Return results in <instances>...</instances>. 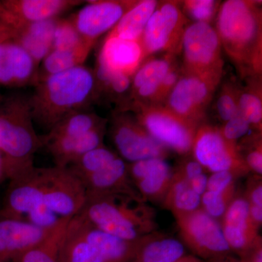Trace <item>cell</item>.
Returning <instances> with one entry per match:
<instances>
[{
    "mask_svg": "<svg viewBox=\"0 0 262 262\" xmlns=\"http://www.w3.org/2000/svg\"><path fill=\"white\" fill-rule=\"evenodd\" d=\"M261 2L227 0L220 5L215 31L222 48L243 77H259L262 69Z\"/></svg>",
    "mask_w": 262,
    "mask_h": 262,
    "instance_id": "cell-1",
    "label": "cell"
},
{
    "mask_svg": "<svg viewBox=\"0 0 262 262\" xmlns=\"http://www.w3.org/2000/svg\"><path fill=\"white\" fill-rule=\"evenodd\" d=\"M96 86L94 71L83 65L38 80L28 97L33 122L49 131L66 115L89 108Z\"/></svg>",
    "mask_w": 262,
    "mask_h": 262,
    "instance_id": "cell-2",
    "label": "cell"
},
{
    "mask_svg": "<svg viewBox=\"0 0 262 262\" xmlns=\"http://www.w3.org/2000/svg\"><path fill=\"white\" fill-rule=\"evenodd\" d=\"M33 123L28 97L3 96L0 101V155L5 179L13 180L34 168V155L43 141Z\"/></svg>",
    "mask_w": 262,
    "mask_h": 262,
    "instance_id": "cell-3",
    "label": "cell"
},
{
    "mask_svg": "<svg viewBox=\"0 0 262 262\" xmlns=\"http://www.w3.org/2000/svg\"><path fill=\"white\" fill-rule=\"evenodd\" d=\"M79 215L107 233L136 241L157 232L156 213L144 200L121 194L87 195Z\"/></svg>",
    "mask_w": 262,
    "mask_h": 262,
    "instance_id": "cell-4",
    "label": "cell"
},
{
    "mask_svg": "<svg viewBox=\"0 0 262 262\" xmlns=\"http://www.w3.org/2000/svg\"><path fill=\"white\" fill-rule=\"evenodd\" d=\"M141 126L155 140L180 155L192 151L198 125L172 113L163 104L139 105L130 108Z\"/></svg>",
    "mask_w": 262,
    "mask_h": 262,
    "instance_id": "cell-5",
    "label": "cell"
},
{
    "mask_svg": "<svg viewBox=\"0 0 262 262\" xmlns=\"http://www.w3.org/2000/svg\"><path fill=\"white\" fill-rule=\"evenodd\" d=\"M223 73L192 75L182 72L163 104L181 118L201 126Z\"/></svg>",
    "mask_w": 262,
    "mask_h": 262,
    "instance_id": "cell-6",
    "label": "cell"
},
{
    "mask_svg": "<svg viewBox=\"0 0 262 262\" xmlns=\"http://www.w3.org/2000/svg\"><path fill=\"white\" fill-rule=\"evenodd\" d=\"M222 44L215 28L209 24L187 26L183 34L182 72L192 75L223 73Z\"/></svg>",
    "mask_w": 262,
    "mask_h": 262,
    "instance_id": "cell-7",
    "label": "cell"
},
{
    "mask_svg": "<svg viewBox=\"0 0 262 262\" xmlns=\"http://www.w3.org/2000/svg\"><path fill=\"white\" fill-rule=\"evenodd\" d=\"M192 151L194 159L212 173L229 171L238 178L251 172L238 145L226 140L218 127L202 124L194 136Z\"/></svg>",
    "mask_w": 262,
    "mask_h": 262,
    "instance_id": "cell-8",
    "label": "cell"
},
{
    "mask_svg": "<svg viewBox=\"0 0 262 262\" xmlns=\"http://www.w3.org/2000/svg\"><path fill=\"white\" fill-rule=\"evenodd\" d=\"M177 1L158 2L141 38L146 57L159 52L176 56L181 52L187 18Z\"/></svg>",
    "mask_w": 262,
    "mask_h": 262,
    "instance_id": "cell-9",
    "label": "cell"
},
{
    "mask_svg": "<svg viewBox=\"0 0 262 262\" xmlns=\"http://www.w3.org/2000/svg\"><path fill=\"white\" fill-rule=\"evenodd\" d=\"M176 220L183 242L193 256L208 261L230 256L221 224L201 208Z\"/></svg>",
    "mask_w": 262,
    "mask_h": 262,
    "instance_id": "cell-10",
    "label": "cell"
},
{
    "mask_svg": "<svg viewBox=\"0 0 262 262\" xmlns=\"http://www.w3.org/2000/svg\"><path fill=\"white\" fill-rule=\"evenodd\" d=\"M110 136L122 160L130 163L168 156V149L148 134L127 111H117L112 119Z\"/></svg>",
    "mask_w": 262,
    "mask_h": 262,
    "instance_id": "cell-11",
    "label": "cell"
},
{
    "mask_svg": "<svg viewBox=\"0 0 262 262\" xmlns=\"http://www.w3.org/2000/svg\"><path fill=\"white\" fill-rule=\"evenodd\" d=\"M43 203L61 218L80 213L86 201V190L80 179L67 168H43Z\"/></svg>",
    "mask_w": 262,
    "mask_h": 262,
    "instance_id": "cell-12",
    "label": "cell"
},
{
    "mask_svg": "<svg viewBox=\"0 0 262 262\" xmlns=\"http://www.w3.org/2000/svg\"><path fill=\"white\" fill-rule=\"evenodd\" d=\"M86 3L87 4L70 18L84 40L95 44L98 38L116 26L137 1L101 0Z\"/></svg>",
    "mask_w": 262,
    "mask_h": 262,
    "instance_id": "cell-13",
    "label": "cell"
},
{
    "mask_svg": "<svg viewBox=\"0 0 262 262\" xmlns=\"http://www.w3.org/2000/svg\"><path fill=\"white\" fill-rule=\"evenodd\" d=\"M0 21L13 32L27 24L59 18L84 2L79 0H3Z\"/></svg>",
    "mask_w": 262,
    "mask_h": 262,
    "instance_id": "cell-14",
    "label": "cell"
},
{
    "mask_svg": "<svg viewBox=\"0 0 262 262\" xmlns=\"http://www.w3.org/2000/svg\"><path fill=\"white\" fill-rule=\"evenodd\" d=\"M221 227L231 251L241 259L262 244L259 228L249 215V205L244 196H235L221 220Z\"/></svg>",
    "mask_w": 262,
    "mask_h": 262,
    "instance_id": "cell-15",
    "label": "cell"
},
{
    "mask_svg": "<svg viewBox=\"0 0 262 262\" xmlns=\"http://www.w3.org/2000/svg\"><path fill=\"white\" fill-rule=\"evenodd\" d=\"M43 196L42 168L34 167L28 173L10 181L0 217L24 220L33 208L44 204Z\"/></svg>",
    "mask_w": 262,
    "mask_h": 262,
    "instance_id": "cell-16",
    "label": "cell"
},
{
    "mask_svg": "<svg viewBox=\"0 0 262 262\" xmlns=\"http://www.w3.org/2000/svg\"><path fill=\"white\" fill-rule=\"evenodd\" d=\"M128 173L144 201L162 203L170 187L173 170L165 159L149 158L130 163Z\"/></svg>",
    "mask_w": 262,
    "mask_h": 262,
    "instance_id": "cell-17",
    "label": "cell"
},
{
    "mask_svg": "<svg viewBox=\"0 0 262 262\" xmlns=\"http://www.w3.org/2000/svg\"><path fill=\"white\" fill-rule=\"evenodd\" d=\"M53 228H42L24 220L0 217V262L12 261L40 244Z\"/></svg>",
    "mask_w": 262,
    "mask_h": 262,
    "instance_id": "cell-18",
    "label": "cell"
},
{
    "mask_svg": "<svg viewBox=\"0 0 262 262\" xmlns=\"http://www.w3.org/2000/svg\"><path fill=\"white\" fill-rule=\"evenodd\" d=\"M146 58L141 40L106 35L98 53L97 67L133 77Z\"/></svg>",
    "mask_w": 262,
    "mask_h": 262,
    "instance_id": "cell-19",
    "label": "cell"
},
{
    "mask_svg": "<svg viewBox=\"0 0 262 262\" xmlns=\"http://www.w3.org/2000/svg\"><path fill=\"white\" fill-rule=\"evenodd\" d=\"M38 66L23 48L12 40L0 42V85L20 88L34 84Z\"/></svg>",
    "mask_w": 262,
    "mask_h": 262,
    "instance_id": "cell-20",
    "label": "cell"
},
{
    "mask_svg": "<svg viewBox=\"0 0 262 262\" xmlns=\"http://www.w3.org/2000/svg\"><path fill=\"white\" fill-rule=\"evenodd\" d=\"M81 182L85 189L86 196L121 194L144 200L131 181L128 164L120 156L98 171L82 179Z\"/></svg>",
    "mask_w": 262,
    "mask_h": 262,
    "instance_id": "cell-21",
    "label": "cell"
},
{
    "mask_svg": "<svg viewBox=\"0 0 262 262\" xmlns=\"http://www.w3.org/2000/svg\"><path fill=\"white\" fill-rule=\"evenodd\" d=\"M175 62V56L166 54L141 65L132 77L130 102L126 111L134 106L152 103L160 82Z\"/></svg>",
    "mask_w": 262,
    "mask_h": 262,
    "instance_id": "cell-22",
    "label": "cell"
},
{
    "mask_svg": "<svg viewBox=\"0 0 262 262\" xmlns=\"http://www.w3.org/2000/svg\"><path fill=\"white\" fill-rule=\"evenodd\" d=\"M106 124L90 131L84 135L62 137L45 143L53 161L59 168H67L82 155L98 146L103 145Z\"/></svg>",
    "mask_w": 262,
    "mask_h": 262,
    "instance_id": "cell-23",
    "label": "cell"
},
{
    "mask_svg": "<svg viewBox=\"0 0 262 262\" xmlns=\"http://www.w3.org/2000/svg\"><path fill=\"white\" fill-rule=\"evenodd\" d=\"M58 18L27 24L13 32L12 40L29 53L38 67L52 51L53 34Z\"/></svg>",
    "mask_w": 262,
    "mask_h": 262,
    "instance_id": "cell-24",
    "label": "cell"
},
{
    "mask_svg": "<svg viewBox=\"0 0 262 262\" xmlns=\"http://www.w3.org/2000/svg\"><path fill=\"white\" fill-rule=\"evenodd\" d=\"M106 120L90 111L82 108L66 115L56 123L46 136H42L43 146L48 141L62 137H73L84 135L90 131L106 125Z\"/></svg>",
    "mask_w": 262,
    "mask_h": 262,
    "instance_id": "cell-25",
    "label": "cell"
},
{
    "mask_svg": "<svg viewBox=\"0 0 262 262\" xmlns=\"http://www.w3.org/2000/svg\"><path fill=\"white\" fill-rule=\"evenodd\" d=\"M62 262H110L94 244L84 238L71 219L61 247Z\"/></svg>",
    "mask_w": 262,
    "mask_h": 262,
    "instance_id": "cell-26",
    "label": "cell"
},
{
    "mask_svg": "<svg viewBox=\"0 0 262 262\" xmlns=\"http://www.w3.org/2000/svg\"><path fill=\"white\" fill-rule=\"evenodd\" d=\"M158 3L156 0L137 1L107 35L127 40H141L146 24L156 9Z\"/></svg>",
    "mask_w": 262,
    "mask_h": 262,
    "instance_id": "cell-27",
    "label": "cell"
},
{
    "mask_svg": "<svg viewBox=\"0 0 262 262\" xmlns=\"http://www.w3.org/2000/svg\"><path fill=\"white\" fill-rule=\"evenodd\" d=\"M94 45L85 42L72 49L52 50L38 67L37 81L83 65Z\"/></svg>",
    "mask_w": 262,
    "mask_h": 262,
    "instance_id": "cell-28",
    "label": "cell"
},
{
    "mask_svg": "<svg viewBox=\"0 0 262 262\" xmlns=\"http://www.w3.org/2000/svg\"><path fill=\"white\" fill-rule=\"evenodd\" d=\"M162 203L177 219L201 208V196L193 190L187 179L173 170L170 187Z\"/></svg>",
    "mask_w": 262,
    "mask_h": 262,
    "instance_id": "cell-29",
    "label": "cell"
},
{
    "mask_svg": "<svg viewBox=\"0 0 262 262\" xmlns=\"http://www.w3.org/2000/svg\"><path fill=\"white\" fill-rule=\"evenodd\" d=\"M71 219H61L44 241L24 251L12 262H62V241Z\"/></svg>",
    "mask_w": 262,
    "mask_h": 262,
    "instance_id": "cell-30",
    "label": "cell"
},
{
    "mask_svg": "<svg viewBox=\"0 0 262 262\" xmlns=\"http://www.w3.org/2000/svg\"><path fill=\"white\" fill-rule=\"evenodd\" d=\"M185 253V248L180 241L156 232L130 262H174Z\"/></svg>",
    "mask_w": 262,
    "mask_h": 262,
    "instance_id": "cell-31",
    "label": "cell"
},
{
    "mask_svg": "<svg viewBox=\"0 0 262 262\" xmlns=\"http://www.w3.org/2000/svg\"><path fill=\"white\" fill-rule=\"evenodd\" d=\"M246 87H239V114L257 132H261V84L259 77H250Z\"/></svg>",
    "mask_w": 262,
    "mask_h": 262,
    "instance_id": "cell-32",
    "label": "cell"
},
{
    "mask_svg": "<svg viewBox=\"0 0 262 262\" xmlns=\"http://www.w3.org/2000/svg\"><path fill=\"white\" fill-rule=\"evenodd\" d=\"M118 156L104 145L100 146L88 151L67 168L81 181L106 166Z\"/></svg>",
    "mask_w": 262,
    "mask_h": 262,
    "instance_id": "cell-33",
    "label": "cell"
},
{
    "mask_svg": "<svg viewBox=\"0 0 262 262\" xmlns=\"http://www.w3.org/2000/svg\"><path fill=\"white\" fill-rule=\"evenodd\" d=\"M235 196V184L220 192L207 190L201 196V208L215 220L221 221Z\"/></svg>",
    "mask_w": 262,
    "mask_h": 262,
    "instance_id": "cell-34",
    "label": "cell"
},
{
    "mask_svg": "<svg viewBox=\"0 0 262 262\" xmlns=\"http://www.w3.org/2000/svg\"><path fill=\"white\" fill-rule=\"evenodd\" d=\"M85 42L88 41L84 40L80 35L70 17L58 18L53 34L52 50L72 49Z\"/></svg>",
    "mask_w": 262,
    "mask_h": 262,
    "instance_id": "cell-35",
    "label": "cell"
},
{
    "mask_svg": "<svg viewBox=\"0 0 262 262\" xmlns=\"http://www.w3.org/2000/svg\"><path fill=\"white\" fill-rule=\"evenodd\" d=\"M239 92V86L231 81L222 85L216 101L217 113L222 121H228L238 115Z\"/></svg>",
    "mask_w": 262,
    "mask_h": 262,
    "instance_id": "cell-36",
    "label": "cell"
},
{
    "mask_svg": "<svg viewBox=\"0 0 262 262\" xmlns=\"http://www.w3.org/2000/svg\"><path fill=\"white\" fill-rule=\"evenodd\" d=\"M220 2L214 0H187L182 2V11L194 22L211 24L220 9Z\"/></svg>",
    "mask_w": 262,
    "mask_h": 262,
    "instance_id": "cell-37",
    "label": "cell"
},
{
    "mask_svg": "<svg viewBox=\"0 0 262 262\" xmlns=\"http://www.w3.org/2000/svg\"><path fill=\"white\" fill-rule=\"evenodd\" d=\"M238 145V144H237ZM239 151L244 150L241 153L245 163L250 171H253L256 175L262 174V143L261 132H256L248 139H244L243 146L238 145Z\"/></svg>",
    "mask_w": 262,
    "mask_h": 262,
    "instance_id": "cell-38",
    "label": "cell"
},
{
    "mask_svg": "<svg viewBox=\"0 0 262 262\" xmlns=\"http://www.w3.org/2000/svg\"><path fill=\"white\" fill-rule=\"evenodd\" d=\"M251 128L249 123L239 114L219 127L226 140L237 144V140L246 135Z\"/></svg>",
    "mask_w": 262,
    "mask_h": 262,
    "instance_id": "cell-39",
    "label": "cell"
},
{
    "mask_svg": "<svg viewBox=\"0 0 262 262\" xmlns=\"http://www.w3.org/2000/svg\"><path fill=\"white\" fill-rule=\"evenodd\" d=\"M27 215L29 219V222L45 229L53 228L63 219L58 216L45 204L39 205L33 208Z\"/></svg>",
    "mask_w": 262,
    "mask_h": 262,
    "instance_id": "cell-40",
    "label": "cell"
},
{
    "mask_svg": "<svg viewBox=\"0 0 262 262\" xmlns=\"http://www.w3.org/2000/svg\"><path fill=\"white\" fill-rule=\"evenodd\" d=\"M182 75V69L179 68L175 62L160 82L159 89L151 104H163Z\"/></svg>",
    "mask_w": 262,
    "mask_h": 262,
    "instance_id": "cell-41",
    "label": "cell"
},
{
    "mask_svg": "<svg viewBox=\"0 0 262 262\" xmlns=\"http://www.w3.org/2000/svg\"><path fill=\"white\" fill-rule=\"evenodd\" d=\"M235 179L237 178L234 175L229 171L212 173L211 177H208L207 190L214 192H222L232 184H235Z\"/></svg>",
    "mask_w": 262,
    "mask_h": 262,
    "instance_id": "cell-42",
    "label": "cell"
},
{
    "mask_svg": "<svg viewBox=\"0 0 262 262\" xmlns=\"http://www.w3.org/2000/svg\"><path fill=\"white\" fill-rule=\"evenodd\" d=\"M245 198L248 204L262 207V182L261 176L250 178L247 183Z\"/></svg>",
    "mask_w": 262,
    "mask_h": 262,
    "instance_id": "cell-43",
    "label": "cell"
},
{
    "mask_svg": "<svg viewBox=\"0 0 262 262\" xmlns=\"http://www.w3.org/2000/svg\"><path fill=\"white\" fill-rule=\"evenodd\" d=\"M205 170L206 169L203 168L196 160L187 159L181 162L173 170L189 182L194 177L204 173Z\"/></svg>",
    "mask_w": 262,
    "mask_h": 262,
    "instance_id": "cell-44",
    "label": "cell"
},
{
    "mask_svg": "<svg viewBox=\"0 0 262 262\" xmlns=\"http://www.w3.org/2000/svg\"><path fill=\"white\" fill-rule=\"evenodd\" d=\"M208 177L206 174L202 173L198 177H194L189 182L190 187L193 190L198 194L202 196L207 190V185H208Z\"/></svg>",
    "mask_w": 262,
    "mask_h": 262,
    "instance_id": "cell-45",
    "label": "cell"
},
{
    "mask_svg": "<svg viewBox=\"0 0 262 262\" xmlns=\"http://www.w3.org/2000/svg\"><path fill=\"white\" fill-rule=\"evenodd\" d=\"M249 215L253 223L260 228L262 224V207L249 205Z\"/></svg>",
    "mask_w": 262,
    "mask_h": 262,
    "instance_id": "cell-46",
    "label": "cell"
},
{
    "mask_svg": "<svg viewBox=\"0 0 262 262\" xmlns=\"http://www.w3.org/2000/svg\"><path fill=\"white\" fill-rule=\"evenodd\" d=\"M12 37H13L12 31L0 21V42L11 39Z\"/></svg>",
    "mask_w": 262,
    "mask_h": 262,
    "instance_id": "cell-47",
    "label": "cell"
},
{
    "mask_svg": "<svg viewBox=\"0 0 262 262\" xmlns=\"http://www.w3.org/2000/svg\"><path fill=\"white\" fill-rule=\"evenodd\" d=\"M174 262H202L201 260L193 255H184Z\"/></svg>",
    "mask_w": 262,
    "mask_h": 262,
    "instance_id": "cell-48",
    "label": "cell"
},
{
    "mask_svg": "<svg viewBox=\"0 0 262 262\" xmlns=\"http://www.w3.org/2000/svg\"><path fill=\"white\" fill-rule=\"evenodd\" d=\"M208 262H247L245 261V260L243 259H234V258H232L230 257V256H228V257L222 258V259L218 260H213V261H208Z\"/></svg>",
    "mask_w": 262,
    "mask_h": 262,
    "instance_id": "cell-49",
    "label": "cell"
},
{
    "mask_svg": "<svg viewBox=\"0 0 262 262\" xmlns=\"http://www.w3.org/2000/svg\"><path fill=\"white\" fill-rule=\"evenodd\" d=\"M3 179H5L4 168H3V158H2L1 155H0V182H1Z\"/></svg>",
    "mask_w": 262,
    "mask_h": 262,
    "instance_id": "cell-50",
    "label": "cell"
},
{
    "mask_svg": "<svg viewBox=\"0 0 262 262\" xmlns=\"http://www.w3.org/2000/svg\"><path fill=\"white\" fill-rule=\"evenodd\" d=\"M3 96H3V95L1 94V92H0V101L3 99Z\"/></svg>",
    "mask_w": 262,
    "mask_h": 262,
    "instance_id": "cell-51",
    "label": "cell"
},
{
    "mask_svg": "<svg viewBox=\"0 0 262 262\" xmlns=\"http://www.w3.org/2000/svg\"><path fill=\"white\" fill-rule=\"evenodd\" d=\"M0 8H1V3H0Z\"/></svg>",
    "mask_w": 262,
    "mask_h": 262,
    "instance_id": "cell-52",
    "label": "cell"
}]
</instances>
